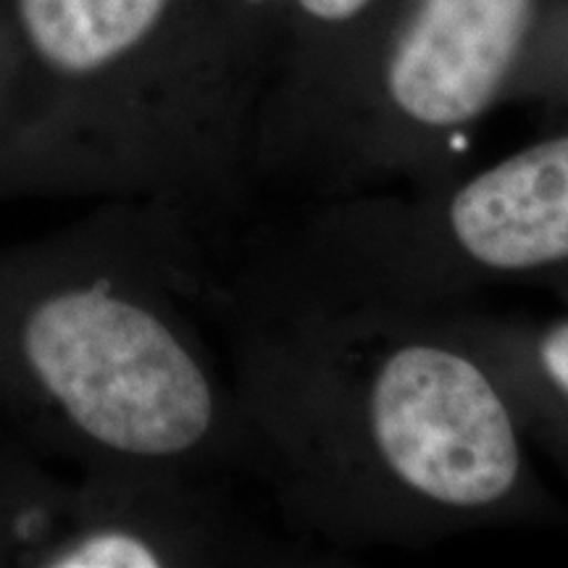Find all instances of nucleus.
Listing matches in <instances>:
<instances>
[{"label": "nucleus", "mask_w": 568, "mask_h": 568, "mask_svg": "<svg viewBox=\"0 0 568 568\" xmlns=\"http://www.w3.org/2000/svg\"><path fill=\"white\" fill-rule=\"evenodd\" d=\"M406 0H290L255 132V169L293 187Z\"/></svg>", "instance_id": "5"}, {"label": "nucleus", "mask_w": 568, "mask_h": 568, "mask_svg": "<svg viewBox=\"0 0 568 568\" xmlns=\"http://www.w3.org/2000/svg\"><path fill=\"white\" fill-rule=\"evenodd\" d=\"M568 266V130L426 187L311 203L258 280L337 303L437 311Z\"/></svg>", "instance_id": "2"}, {"label": "nucleus", "mask_w": 568, "mask_h": 568, "mask_svg": "<svg viewBox=\"0 0 568 568\" xmlns=\"http://www.w3.org/2000/svg\"><path fill=\"white\" fill-rule=\"evenodd\" d=\"M287 3L290 0H211L213 51L226 80L255 113V132L280 51Z\"/></svg>", "instance_id": "8"}, {"label": "nucleus", "mask_w": 568, "mask_h": 568, "mask_svg": "<svg viewBox=\"0 0 568 568\" xmlns=\"http://www.w3.org/2000/svg\"><path fill=\"white\" fill-rule=\"evenodd\" d=\"M55 568H159L155 552L124 529H101L51 560Z\"/></svg>", "instance_id": "10"}, {"label": "nucleus", "mask_w": 568, "mask_h": 568, "mask_svg": "<svg viewBox=\"0 0 568 568\" xmlns=\"http://www.w3.org/2000/svg\"><path fill=\"white\" fill-rule=\"evenodd\" d=\"M243 345L253 460L290 535L426 548L527 516V432L437 311L337 303L255 276Z\"/></svg>", "instance_id": "1"}, {"label": "nucleus", "mask_w": 568, "mask_h": 568, "mask_svg": "<svg viewBox=\"0 0 568 568\" xmlns=\"http://www.w3.org/2000/svg\"><path fill=\"white\" fill-rule=\"evenodd\" d=\"M180 0H19L34 51L71 77H95L148 51Z\"/></svg>", "instance_id": "6"}, {"label": "nucleus", "mask_w": 568, "mask_h": 568, "mask_svg": "<svg viewBox=\"0 0 568 568\" xmlns=\"http://www.w3.org/2000/svg\"><path fill=\"white\" fill-rule=\"evenodd\" d=\"M437 314L497 376L518 418L552 414L568 426V318L529 329L477 303Z\"/></svg>", "instance_id": "7"}, {"label": "nucleus", "mask_w": 568, "mask_h": 568, "mask_svg": "<svg viewBox=\"0 0 568 568\" xmlns=\"http://www.w3.org/2000/svg\"><path fill=\"white\" fill-rule=\"evenodd\" d=\"M556 0H406L293 190L311 203L426 187L468 166Z\"/></svg>", "instance_id": "3"}, {"label": "nucleus", "mask_w": 568, "mask_h": 568, "mask_svg": "<svg viewBox=\"0 0 568 568\" xmlns=\"http://www.w3.org/2000/svg\"><path fill=\"white\" fill-rule=\"evenodd\" d=\"M568 105V0H556L527 55L510 101Z\"/></svg>", "instance_id": "9"}, {"label": "nucleus", "mask_w": 568, "mask_h": 568, "mask_svg": "<svg viewBox=\"0 0 568 568\" xmlns=\"http://www.w3.org/2000/svg\"><path fill=\"white\" fill-rule=\"evenodd\" d=\"M24 353L92 443L134 460H176L222 437L226 410L193 347L148 303L105 282L40 303Z\"/></svg>", "instance_id": "4"}]
</instances>
